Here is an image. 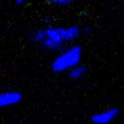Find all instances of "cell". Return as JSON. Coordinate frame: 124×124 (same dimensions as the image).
<instances>
[{
    "label": "cell",
    "mask_w": 124,
    "mask_h": 124,
    "mask_svg": "<svg viewBox=\"0 0 124 124\" xmlns=\"http://www.w3.org/2000/svg\"><path fill=\"white\" fill-rule=\"evenodd\" d=\"M81 58L82 48L79 45H73L54 59L51 63V69L54 73L64 72L79 64Z\"/></svg>",
    "instance_id": "1"
},
{
    "label": "cell",
    "mask_w": 124,
    "mask_h": 124,
    "mask_svg": "<svg viewBox=\"0 0 124 124\" xmlns=\"http://www.w3.org/2000/svg\"><path fill=\"white\" fill-rule=\"evenodd\" d=\"M119 109L110 107L103 111L97 112L90 116V121L93 124H109L118 116Z\"/></svg>",
    "instance_id": "2"
},
{
    "label": "cell",
    "mask_w": 124,
    "mask_h": 124,
    "mask_svg": "<svg viewBox=\"0 0 124 124\" xmlns=\"http://www.w3.org/2000/svg\"><path fill=\"white\" fill-rule=\"evenodd\" d=\"M22 100V94L16 90L0 93V109L17 105Z\"/></svg>",
    "instance_id": "3"
},
{
    "label": "cell",
    "mask_w": 124,
    "mask_h": 124,
    "mask_svg": "<svg viewBox=\"0 0 124 124\" xmlns=\"http://www.w3.org/2000/svg\"><path fill=\"white\" fill-rule=\"evenodd\" d=\"M60 31L65 43H69L78 39L82 32L79 26L76 25L66 26V27H60Z\"/></svg>",
    "instance_id": "4"
},
{
    "label": "cell",
    "mask_w": 124,
    "mask_h": 124,
    "mask_svg": "<svg viewBox=\"0 0 124 124\" xmlns=\"http://www.w3.org/2000/svg\"><path fill=\"white\" fill-rule=\"evenodd\" d=\"M45 37L51 41H53L54 43L58 44L62 48L64 45V40L62 38L60 27H54V26H49V27L44 28Z\"/></svg>",
    "instance_id": "5"
},
{
    "label": "cell",
    "mask_w": 124,
    "mask_h": 124,
    "mask_svg": "<svg viewBox=\"0 0 124 124\" xmlns=\"http://www.w3.org/2000/svg\"><path fill=\"white\" fill-rule=\"evenodd\" d=\"M68 78L72 81H76L83 77V75L86 73V67L84 66L78 64L77 66H73L70 70H68Z\"/></svg>",
    "instance_id": "6"
},
{
    "label": "cell",
    "mask_w": 124,
    "mask_h": 124,
    "mask_svg": "<svg viewBox=\"0 0 124 124\" xmlns=\"http://www.w3.org/2000/svg\"><path fill=\"white\" fill-rule=\"evenodd\" d=\"M45 38V31L44 29H38L31 31L29 34V39L32 43L39 45V43L44 39Z\"/></svg>",
    "instance_id": "7"
},
{
    "label": "cell",
    "mask_w": 124,
    "mask_h": 124,
    "mask_svg": "<svg viewBox=\"0 0 124 124\" xmlns=\"http://www.w3.org/2000/svg\"><path fill=\"white\" fill-rule=\"evenodd\" d=\"M46 1L50 5L66 7V6H69L72 4L75 0H46Z\"/></svg>",
    "instance_id": "8"
},
{
    "label": "cell",
    "mask_w": 124,
    "mask_h": 124,
    "mask_svg": "<svg viewBox=\"0 0 124 124\" xmlns=\"http://www.w3.org/2000/svg\"><path fill=\"white\" fill-rule=\"evenodd\" d=\"M91 31H92V30H91V28H90V27H84V29L82 31V32H83V34L88 35V34H89Z\"/></svg>",
    "instance_id": "9"
},
{
    "label": "cell",
    "mask_w": 124,
    "mask_h": 124,
    "mask_svg": "<svg viewBox=\"0 0 124 124\" xmlns=\"http://www.w3.org/2000/svg\"><path fill=\"white\" fill-rule=\"evenodd\" d=\"M26 0H16V3L17 4H19V5H20V4H24V3L26 2Z\"/></svg>",
    "instance_id": "10"
},
{
    "label": "cell",
    "mask_w": 124,
    "mask_h": 124,
    "mask_svg": "<svg viewBox=\"0 0 124 124\" xmlns=\"http://www.w3.org/2000/svg\"><path fill=\"white\" fill-rule=\"evenodd\" d=\"M24 124H32V123H24Z\"/></svg>",
    "instance_id": "11"
}]
</instances>
